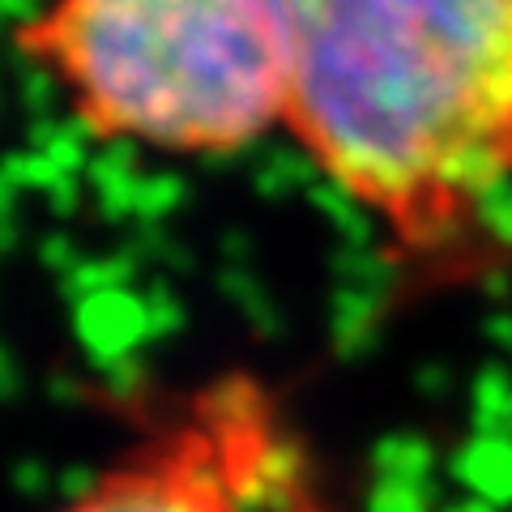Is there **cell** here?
Instances as JSON below:
<instances>
[{
  "mask_svg": "<svg viewBox=\"0 0 512 512\" xmlns=\"http://www.w3.org/2000/svg\"><path fill=\"white\" fill-rule=\"evenodd\" d=\"M282 128L406 261L512 184V0H286Z\"/></svg>",
  "mask_w": 512,
  "mask_h": 512,
  "instance_id": "obj_1",
  "label": "cell"
},
{
  "mask_svg": "<svg viewBox=\"0 0 512 512\" xmlns=\"http://www.w3.org/2000/svg\"><path fill=\"white\" fill-rule=\"evenodd\" d=\"M18 47L99 141L158 154H239L291 99L286 0H47Z\"/></svg>",
  "mask_w": 512,
  "mask_h": 512,
  "instance_id": "obj_2",
  "label": "cell"
},
{
  "mask_svg": "<svg viewBox=\"0 0 512 512\" xmlns=\"http://www.w3.org/2000/svg\"><path fill=\"white\" fill-rule=\"evenodd\" d=\"M60 512H338L308 440L256 376L180 397Z\"/></svg>",
  "mask_w": 512,
  "mask_h": 512,
  "instance_id": "obj_3",
  "label": "cell"
}]
</instances>
